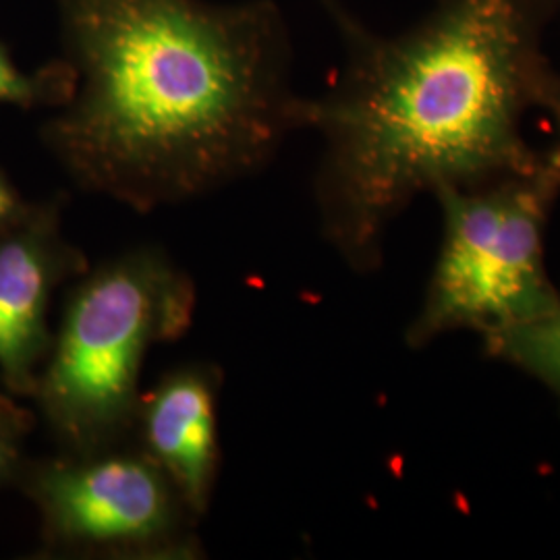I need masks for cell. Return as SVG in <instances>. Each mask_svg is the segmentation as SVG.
Listing matches in <instances>:
<instances>
[{
    "label": "cell",
    "instance_id": "1",
    "mask_svg": "<svg viewBox=\"0 0 560 560\" xmlns=\"http://www.w3.org/2000/svg\"><path fill=\"white\" fill-rule=\"evenodd\" d=\"M340 65L307 104L320 136L314 201L322 237L349 270L376 272L390 224L421 194L534 171L532 110L552 117L560 73L546 52L557 0H432L381 34L324 0Z\"/></svg>",
    "mask_w": 560,
    "mask_h": 560
},
{
    "label": "cell",
    "instance_id": "2",
    "mask_svg": "<svg viewBox=\"0 0 560 560\" xmlns=\"http://www.w3.org/2000/svg\"><path fill=\"white\" fill-rule=\"evenodd\" d=\"M73 92L42 141L71 183L150 214L249 179L307 129L275 0H55Z\"/></svg>",
    "mask_w": 560,
    "mask_h": 560
},
{
    "label": "cell",
    "instance_id": "3",
    "mask_svg": "<svg viewBox=\"0 0 560 560\" xmlns=\"http://www.w3.org/2000/svg\"><path fill=\"white\" fill-rule=\"evenodd\" d=\"M32 400L60 451L133 439L150 351L194 324L198 291L159 245H138L73 280Z\"/></svg>",
    "mask_w": 560,
    "mask_h": 560
},
{
    "label": "cell",
    "instance_id": "4",
    "mask_svg": "<svg viewBox=\"0 0 560 560\" xmlns=\"http://www.w3.org/2000/svg\"><path fill=\"white\" fill-rule=\"evenodd\" d=\"M442 240L405 342L418 351L469 330L481 339L538 318L560 291L546 266V226L560 198V150L523 175L442 187Z\"/></svg>",
    "mask_w": 560,
    "mask_h": 560
},
{
    "label": "cell",
    "instance_id": "5",
    "mask_svg": "<svg viewBox=\"0 0 560 560\" xmlns=\"http://www.w3.org/2000/svg\"><path fill=\"white\" fill-rule=\"evenodd\" d=\"M15 486L55 559H203L200 520L138 442L23 460Z\"/></svg>",
    "mask_w": 560,
    "mask_h": 560
},
{
    "label": "cell",
    "instance_id": "6",
    "mask_svg": "<svg viewBox=\"0 0 560 560\" xmlns=\"http://www.w3.org/2000/svg\"><path fill=\"white\" fill-rule=\"evenodd\" d=\"M88 268L62 231L60 198L32 201L30 212L0 235V381L13 397L32 399L55 339L52 300Z\"/></svg>",
    "mask_w": 560,
    "mask_h": 560
},
{
    "label": "cell",
    "instance_id": "7",
    "mask_svg": "<svg viewBox=\"0 0 560 560\" xmlns=\"http://www.w3.org/2000/svg\"><path fill=\"white\" fill-rule=\"evenodd\" d=\"M222 370L212 361H189L162 374L141 393L133 441L179 490L189 511H210L221 467L219 399Z\"/></svg>",
    "mask_w": 560,
    "mask_h": 560
},
{
    "label": "cell",
    "instance_id": "8",
    "mask_svg": "<svg viewBox=\"0 0 560 560\" xmlns=\"http://www.w3.org/2000/svg\"><path fill=\"white\" fill-rule=\"evenodd\" d=\"M483 340V353L544 384L560 407V295L538 318Z\"/></svg>",
    "mask_w": 560,
    "mask_h": 560
},
{
    "label": "cell",
    "instance_id": "9",
    "mask_svg": "<svg viewBox=\"0 0 560 560\" xmlns=\"http://www.w3.org/2000/svg\"><path fill=\"white\" fill-rule=\"evenodd\" d=\"M73 92V73L65 60L50 62L34 73L23 71L0 42V106L59 108Z\"/></svg>",
    "mask_w": 560,
    "mask_h": 560
},
{
    "label": "cell",
    "instance_id": "10",
    "mask_svg": "<svg viewBox=\"0 0 560 560\" xmlns=\"http://www.w3.org/2000/svg\"><path fill=\"white\" fill-rule=\"evenodd\" d=\"M32 425V411L15 402L11 393H0V488L18 480L25 460L23 446Z\"/></svg>",
    "mask_w": 560,
    "mask_h": 560
},
{
    "label": "cell",
    "instance_id": "11",
    "mask_svg": "<svg viewBox=\"0 0 560 560\" xmlns=\"http://www.w3.org/2000/svg\"><path fill=\"white\" fill-rule=\"evenodd\" d=\"M32 201L25 200L18 187L0 171V235L13 229L30 212Z\"/></svg>",
    "mask_w": 560,
    "mask_h": 560
},
{
    "label": "cell",
    "instance_id": "12",
    "mask_svg": "<svg viewBox=\"0 0 560 560\" xmlns=\"http://www.w3.org/2000/svg\"><path fill=\"white\" fill-rule=\"evenodd\" d=\"M555 120H557V125H559V141H557V148L560 150V108L557 110V115H555Z\"/></svg>",
    "mask_w": 560,
    "mask_h": 560
},
{
    "label": "cell",
    "instance_id": "13",
    "mask_svg": "<svg viewBox=\"0 0 560 560\" xmlns=\"http://www.w3.org/2000/svg\"><path fill=\"white\" fill-rule=\"evenodd\" d=\"M557 2H559V7H560V0H557Z\"/></svg>",
    "mask_w": 560,
    "mask_h": 560
}]
</instances>
